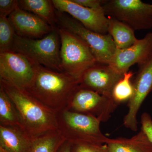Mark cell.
<instances>
[{"label": "cell", "mask_w": 152, "mask_h": 152, "mask_svg": "<svg viewBox=\"0 0 152 152\" xmlns=\"http://www.w3.org/2000/svg\"><path fill=\"white\" fill-rule=\"evenodd\" d=\"M71 152H109L106 144H71Z\"/></svg>", "instance_id": "obj_23"}, {"label": "cell", "mask_w": 152, "mask_h": 152, "mask_svg": "<svg viewBox=\"0 0 152 152\" xmlns=\"http://www.w3.org/2000/svg\"><path fill=\"white\" fill-rule=\"evenodd\" d=\"M152 54V33H149L131 46L117 49L108 65L118 73L124 75L133 65L143 64Z\"/></svg>", "instance_id": "obj_12"}, {"label": "cell", "mask_w": 152, "mask_h": 152, "mask_svg": "<svg viewBox=\"0 0 152 152\" xmlns=\"http://www.w3.org/2000/svg\"><path fill=\"white\" fill-rule=\"evenodd\" d=\"M15 34L8 17H0V53L12 50Z\"/></svg>", "instance_id": "obj_22"}, {"label": "cell", "mask_w": 152, "mask_h": 152, "mask_svg": "<svg viewBox=\"0 0 152 152\" xmlns=\"http://www.w3.org/2000/svg\"><path fill=\"white\" fill-rule=\"evenodd\" d=\"M0 152H2L1 151H0Z\"/></svg>", "instance_id": "obj_29"}, {"label": "cell", "mask_w": 152, "mask_h": 152, "mask_svg": "<svg viewBox=\"0 0 152 152\" xmlns=\"http://www.w3.org/2000/svg\"><path fill=\"white\" fill-rule=\"evenodd\" d=\"M105 14L124 23L135 30L152 28V4L140 0L104 1L103 4Z\"/></svg>", "instance_id": "obj_7"}, {"label": "cell", "mask_w": 152, "mask_h": 152, "mask_svg": "<svg viewBox=\"0 0 152 152\" xmlns=\"http://www.w3.org/2000/svg\"><path fill=\"white\" fill-rule=\"evenodd\" d=\"M80 85V80L69 74L37 65L34 79L25 89L57 113L66 109Z\"/></svg>", "instance_id": "obj_1"}, {"label": "cell", "mask_w": 152, "mask_h": 152, "mask_svg": "<svg viewBox=\"0 0 152 152\" xmlns=\"http://www.w3.org/2000/svg\"><path fill=\"white\" fill-rule=\"evenodd\" d=\"M124 75L118 73L108 65L97 63L83 74L80 86L112 97L114 86Z\"/></svg>", "instance_id": "obj_13"}, {"label": "cell", "mask_w": 152, "mask_h": 152, "mask_svg": "<svg viewBox=\"0 0 152 152\" xmlns=\"http://www.w3.org/2000/svg\"><path fill=\"white\" fill-rule=\"evenodd\" d=\"M33 139L18 128L0 125V148L7 152H30Z\"/></svg>", "instance_id": "obj_15"}, {"label": "cell", "mask_w": 152, "mask_h": 152, "mask_svg": "<svg viewBox=\"0 0 152 152\" xmlns=\"http://www.w3.org/2000/svg\"><path fill=\"white\" fill-rule=\"evenodd\" d=\"M134 94L129 101V110L123 120L125 127L133 132L138 129L137 115L144 101L152 91V54L140 65L137 75L133 83Z\"/></svg>", "instance_id": "obj_10"}, {"label": "cell", "mask_w": 152, "mask_h": 152, "mask_svg": "<svg viewBox=\"0 0 152 152\" xmlns=\"http://www.w3.org/2000/svg\"><path fill=\"white\" fill-rule=\"evenodd\" d=\"M57 130L71 144H106L110 138L101 132L97 118L64 110L57 113Z\"/></svg>", "instance_id": "obj_3"}, {"label": "cell", "mask_w": 152, "mask_h": 152, "mask_svg": "<svg viewBox=\"0 0 152 152\" xmlns=\"http://www.w3.org/2000/svg\"><path fill=\"white\" fill-rule=\"evenodd\" d=\"M37 65L12 50L0 53V79L26 89L34 79Z\"/></svg>", "instance_id": "obj_9"}, {"label": "cell", "mask_w": 152, "mask_h": 152, "mask_svg": "<svg viewBox=\"0 0 152 152\" xmlns=\"http://www.w3.org/2000/svg\"><path fill=\"white\" fill-rule=\"evenodd\" d=\"M12 50L26 57L37 64L63 72L61 67V40L58 28L41 39L24 37L15 34Z\"/></svg>", "instance_id": "obj_4"}, {"label": "cell", "mask_w": 152, "mask_h": 152, "mask_svg": "<svg viewBox=\"0 0 152 152\" xmlns=\"http://www.w3.org/2000/svg\"><path fill=\"white\" fill-rule=\"evenodd\" d=\"M108 18V34L111 36L117 49L127 48L138 40L130 27L117 19Z\"/></svg>", "instance_id": "obj_17"}, {"label": "cell", "mask_w": 152, "mask_h": 152, "mask_svg": "<svg viewBox=\"0 0 152 152\" xmlns=\"http://www.w3.org/2000/svg\"><path fill=\"white\" fill-rule=\"evenodd\" d=\"M18 7V1L0 0V17L9 16Z\"/></svg>", "instance_id": "obj_24"}, {"label": "cell", "mask_w": 152, "mask_h": 152, "mask_svg": "<svg viewBox=\"0 0 152 152\" xmlns=\"http://www.w3.org/2000/svg\"><path fill=\"white\" fill-rule=\"evenodd\" d=\"M117 106L111 97L101 95L80 85L72 96L66 110L92 115L102 122L109 119Z\"/></svg>", "instance_id": "obj_8"}, {"label": "cell", "mask_w": 152, "mask_h": 152, "mask_svg": "<svg viewBox=\"0 0 152 152\" xmlns=\"http://www.w3.org/2000/svg\"><path fill=\"white\" fill-rule=\"evenodd\" d=\"M56 24L78 37L89 47L99 64L109 65L117 48L111 36L102 34L88 29L65 13L56 10Z\"/></svg>", "instance_id": "obj_6"}, {"label": "cell", "mask_w": 152, "mask_h": 152, "mask_svg": "<svg viewBox=\"0 0 152 152\" xmlns=\"http://www.w3.org/2000/svg\"><path fill=\"white\" fill-rule=\"evenodd\" d=\"M0 151H1L2 152H7L5 151L4 150L2 149L1 148H0Z\"/></svg>", "instance_id": "obj_28"}, {"label": "cell", "mask_w": 152, "mask_h": 152, "mask_svg": "<svg viewBox=\"0 0 152 152\" xmlns=\"http://www.w3.org/2000/svg\"><path fill=\"white\" fill-rule=\"evenodd\" d=\"M73 1L85 7L98 9L103 7L104 1L101 0H72Z\"/></svg>", "instance_id": "obj_26"}, {"label": "cell", "mask_w": 152, "mask_h": 152, "mask_svg": "<svg viewBox=\"0 0 152 152\" xmlns=\"http://www.w3.org/2000/svg\"><path fill=\"white\" fill-rule=\"evenodd\" d=\"M134 73L129 71L115 85L112 93V97L117 105L130 100L134 94L133 83L131 82Z\"/></svg>", "instance_id": "obj_21"}, {"label": "cell", "mask_w": 152, "mask_h": 152, "mask_svg": "<svg viewBox=\"0 0 152 152\" xmlns=\"http://www.w3.org/2000/svg\"><path fill=\"white\" fill-rule=\"evenodd\" d=\"M61 40V67L64 72L80 80L87 70L97 63L89 47L72 33L58 26Z\"/></svg>", "instance_id": "obj_5"}, {"label": "cell", "mask_w": 152, "mask_h": 152, "mask_svg": "<svg viewBox=\"0 0 152 152\" xmlns=\"http://www.w3.org/2000/svg\"><path fill=\"white\" fill-rule=\"evenodd\" d=\"M21 9L35 14L54 27L56 24V10L52 1L48 0H20L18 1Z\"/></svg>", "instance_id": "obj_18"}, {"label": "cell", "mask_w": 152, "mask_h": 152, "mask_svg": "<svg viewBox=\"0 0 152 152\" xmlns=\"http://www.w3.org/2000/svg\"><path fill=\"white\" fill-rule=\"evenodd\" d=\"M66 141L59 132H49L33 139L30 152H58Z\"/></svg>", "instance_id": "obj_20"}, {"label": "cell", "mask_w": 152, "mask_h": 152, "mask_svg": "<svg viewBox=\"0 0 152 152\" xmlns=\"http://www.w3.org/2000/svg\"><path fill=\"white\" fill-rule=\"evenodd\" d=\"M52 2L56 10L69 15L87 28L102 34H108V18L103 7L88 8L72 0H53Z\"/></svg>", "instance_id": "obj_11"}, {"label": "cell", "mask_w": 152, "mask_h": 152, "mask_svg": "<svg viewBox=\"0 0 152 152\" xmlns=\"http://www.w3.org/2000/svg\"><path fill=\"white\" fill-rule=\"evenodd\" d=\"M0 87L15 106L25 132L34 139L57 130L56 113L41 103L25 89L0 79Z\"/></svg>", "instance_id": "obj_2"}, {"label": "cell", "mask_w": 152, "mask_h": 152, "mask_svg": "<svg viewBox=\"0 0 152 152\" xmlns=\"http://www.w3.org/2000/svg\"><path fill=\"white\" fill-rule=\"evenodd\" d=\"M8 18L16 34L24 37L41 39L53 29L41 18L18 7L10 15Z\"/></svg>", "instance_id": "obj_14"}, {"label": "cell", "mask_w": 152, "mask_h": 152, "mask_svg": "<svg viewBox=\"0 0 152 152\" xmlns=\"http://www.w3.org/2000/svg\"><path fill=\"white\" fill-rule=\"evenodd\" d=\"M0 125L18 128L24 131L21 119L18 110L8 95L1 87H0Z\"/></svg>", "instance_id": "obj_19"}, {"label": "cell", "mask_w": 152, "mask_h": 152, "mask_svg": "<svg viewBox=\"0 0 152 152\" xmlns=\"http://www.w3.org/2000/svg\"><path fill=\"white\" fill-rule=\"evenodd\" d=\"M109 152H152V144L141 129L131 138L110 139L107 144Z\"/></svg>", "instance_id": "obj_16"}, {"label": "cell", "mask_w": 152, "mask_h": 152, "mask_svg": "<svg viewBox=\"0 0 152 152\" xmlns=\"http://www.w3.org/2000/svg\"><path fill=\"white\" fill-rule=\"evenodd\" d=\"M71 144L66 141L62 145L58 152H71Z\"/></svg>", "instance_id": "obj_27"}, {"label": "cell", "mask_w": 152, "mask_h": 152, "mask_svg": "<svg viewBox=\"0 0 152 152\" xmlns=\"http://www.w3.org/2000/svg\"><path fill=\"white\" fill-rule=\"evenodd\" d=\"M141 129L148 136L152 144V119L147 113H144L141 117Z\"/></svg>", "instance_id": "obj_25"}]
</instances>
